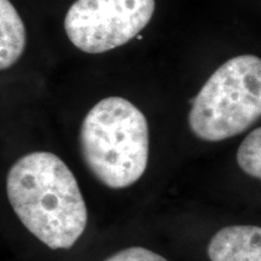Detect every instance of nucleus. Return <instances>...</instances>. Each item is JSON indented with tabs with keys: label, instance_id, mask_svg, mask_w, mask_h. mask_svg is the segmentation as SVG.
<instances>
[{
	"label": "nucleus",
	"instance_id": "7",
	"mask_svg": "<svg viewBox=\"0 0 261 261\" xmlns=\"http://www.w3.org/2000/svg\"><path fill=\"white\" fill-rule=\"evenodd\" d=\"M238 167L249 177L261 180V127L252 130L237 150Z\"/></svg>",
	"mask_w": 261,
	"mask_h": 261
},
{
	"label": "nucleus",
	"instance_id": "3",
	"mask_svg": "<svg viewBox=\"0 0 261 261\" xmlns=\"http://www.w3.org/2000/svg\"><path fill=\"white\" fill-rule=\"evenodd\" d=\"M261 117V58H231L211 75L191 99L188 121L204 142H221L246 132Z\"/></svg>",
	"mask_w": 261,
	"mask_h": 261
},
{
	"label": "nucleus",
	"instance_id": "8",
	"mask_svg": "<svg viewBox=\"0 0 261 261\" xmlns=\"http://www.w3.org/2000/svg\"><path fill=\"white\" fill-rule=\"evenodd\" d=\"M104 261H168L154 250L143 247H128L114 253Z\"/></svg>",
	"mask_w": 261,
	"mask_h": 261
},
{
	"label": "nucleus",
	"instance_id": "2",
	"mask_svg": "<svg viewBox=\"0 0 261 261\" xmlns=\"http://www.w3.org/2000/svg\"><path fill=\"white\" fill-rule=\"evenodd\" d=\"M80 149L98 181L114 190L132 187L148 167L146 117L125 98H104L81 123Z\"/></svg>",
	"mask_w": 261,
	"mask_h": 261
},
{
	"label": "nucleus",
	"instance_id": "6",
	"mask_svg": "<svg viewBox=\"0 0 261 261\" xmlns=\"http://www.w3.org/2000/svg\"><path fill=\"white\" fill-rule=\"evenodd\" d=\"M25 28L10 0H0V69L12 67L23 54Z\"/></svg>",
	"mask_w": 261,
	"mask_h": 261
},
{
	"label": "nucleus",
	"instance_id": "4",
	"mask_svg": "<svg viewBox=\"0 0 261 261\" xmlns=\"http://www.w3.org/2000/svg\"><path fill=\"white\" fill-rule=\"evenodd\" d=\"M155 0H76L64 18L71 44L86 54H103L136 38L151 19Z\"/></svg>",
	"mask_w": 261,
	"mask_h": 261
},
{
	"label": "nucleus",
	"instance_id": "1",
	"mask_svg": "<svg viewBox=\"0 0 261 261\" xmlns=\"http://www.w3.org/2000/svg\"><path fill=\"white\" fill-rule=\"evenodd\" d=\"M16 217L50 249H70L86 230L89 213L76 178L57 155L29 152L6 175Z\"/></svg>",
	"mask_w": 261,
	"mask_h": 261
},
{
	"label": "nucleus",
	"instance_id": "5",
	"mask_svg": "<svg viewBox=\"0 0 261 261\" xmlns=\"http://www.w3.org/2000/svg\"><path fill=\"white\" fill-rule=\"evenodd\" d=\"M207 254L211 261H261V227H223L211 238Z\"/></svg>",
	"mask_w": 261,
	"mask_h": 261
}]
</instances>
